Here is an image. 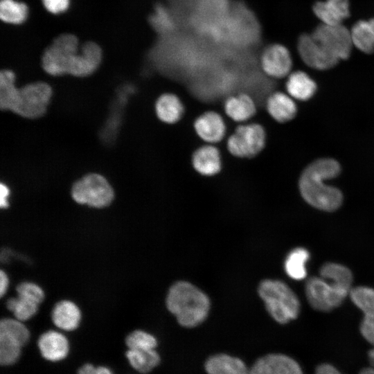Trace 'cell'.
I'll return each mask as SVG.
<instances>
[{"instance_id": "obj_39", "label": "cell", "mask_w": 374, "mask_h": 374, "mask_svg": "<svg viewBox=\"0 0 374 374\" xmlns=\"http://www.w3.org/2000/svg\"><path fill=\"white\" fill-rule=\"evenodd\" d=\"M10 195V189L8 186L3 183L0 184V206L5 209L9 206L8 197Z\"/></svg>"}, {"instance_id": "obj_5", "label": "cell", "mask_w": 374, "mask_h": 374, "mask_svg": "<svg viewBox=\"0 0 374 374\" xmlns=\"http://www.w3.org/2000/svg\"><path fill=\"white\" fill-rule=\"evenodd\" d=\"M79 59L78 38L72 34H63L55 38L46 49L42 55V66L53 76L73 75Z\"/></svg>"}, {"instance_id": "obj_23", "label": "cell", "mask_w": 374, "mask_h": 374, "mask_svg": "<svg viewBox=\"0 0 374 374\" xmlns=\"http://www.w3.org/2000/svg\"><path fill=\"white\" fill-rule=\"evenodd\" d=\"M286 89L292 98L308 100L314 95L317 84L305 72L296 71L289 74L286 82Z\"/></svg>"}, {"instance_id": "obj_40", "label": "cell", "mask_w": 374, "mask_h": 374, "mask_svg": "<svg viewBox=\"0 0 374 374\" xmlns=\"http://www.w3.org/2000/svg\"><path fill=\"white\" fill-rule=\"evenodd\" d=\"M315 374H342L334 366L325 363L319 365L315 370Z\"/></svg>"}, {"instance_id": "obj_22", "label": "cell", "mask_w": 374, "mask_h": 374, "mask_svg": "<svg viewBox=\"0 0 374 374\" xmlns=\"http://www.w3.org/2000/svg\"><path fill=\"white\" fill-rule=\"evenodd\" d=\"M155 112L160 121L168 124H174L181 118L184 107L177 96L166 93L157 98Z\"/></svg>"}, {"instance_id": "obj_9", "label": "cell", "mask_w": 374, "mask_h": 374, "mask_svg": "<svg viewBox=\"0 0 374 374\" xmlns=\"http://www.w3.org/2000/svg\"><path fill=\"white\" fill-rule=\"evenodd\" d=\"M305 294L315 310L328 312L340 305L347 295L321 276H313L305 284Z\"/></svg>"}, {"instance_id": "obj_28", "label": "cell", "mask_w": 374, "mask_h": 374, "mask_svg": "<svg viewBox=\"0 0 374 374\" xmlns=\"http://www.w3.org/2000/svg\"><path fill=\"white\" fill-rule=\"evenodd\" d=\"M350 35L353 45L359 51L365 53L374 51V37L369 21H357L352 27Z\"/></svg>"}, {"instance_id": "obj_24", "label": "cell", "mask_w": 374, "mask_h": 374, "mask_svg": "<svg viewBox=\"0 0 374 374\" xmlns=\"http://www.w3.org/2000/svg\"><path fill=\"white\" fill-rule=\"evenodd\" d=\"M319 274L339 291L347 295L350 294L353 274L348 267L339 263L327 262L321 267Z\"/></svg>"}, {"instance_id": "obj_30", "label": "cell", "mask_w": 374, "mask_h": 374, "mask_svg": "<svg viewBox=\"0 0 374 374\" xmlns=\"http://www.w3.org/2000/svg\"><path fill=\"white\" fill-rule=\"evenodd\" d=\"M7 309L13 313L15 319L25 321L32 318L38 311L39 304L17 295L9 298L6 303Z\"/></svg>"}, {"instance_id": "obj_7", "label": "cell", "mask_w": 374, "mask_h": 374, "mask_svg": "<svg viewBox=\"0 0 374 374\" xmlns=\"http://www.w3.org/2000/svg\"><path fill=\"white\" fill-rule=\"evenodd\" d=\"M266 143V134L258 123L242 124L237 127L227 140V149L233 156L251 158L259 154Z\"/></svg>"}, {"instance_id": "obj_44", "label": "cell", "mask_w": 374, "mask_h": 374, "mask_svg": "<svg viewBox=\"0 0 374 374\" xmlns=\"http://www.w3.org/2000/svg\"><path fill=\"white\" fill-rule=\"evenodd\" d=\"M368 21L370 23V26H371L372 33H373V37H374V19H372Z\"/></svg>"}, {"instance_id": "obj_34", "label": "cell", "mask_w": 374, "mask_h": 374, "mask_svg": "<svg viewBox=\"0 0 374 374\" xmlns=\"http://www.w3.org/2000/svg\"><path fill=\"white\" fill-rule=\"evenodd\" d=\"M125 344L128 349L150 350L155 349L157 341L152 335L143 330H136L126 337Z\"/></svg>"}, {"instance_id": "obj_29", "label": "cell", "mask_w": 374, "mask_h": 374, "mask_svg": "<svg viewBox=\"0 0 374 374\" xmlns=\"http://www.w3.org/2000/svg\"><path fill=\"white\" fill-rule=\"evenodd\" d=\"M28 16V8L23 2L16 0H1L0 17L6 23L21 24Z\"/></svg>"}, {"instance_id": "obj_3", "label": "cell", "mask_w": 374, "mask_h": 374, "mask_svg": "<svg viewBox=\"0 0 374 374\" xmlns=\"http://www.w3.org/2000/svg\"><path fill=\"white\" fill-rule=\"evenodd\" d=\"M167 308L184 327L199 325L206 317L210 302L207 296L199 289L185 281L175 283L170 289Z\"/></svg>"}, {"instance_id": "obj_36", "label": "cell", "mask_w": 374, "mask_h": 374, "mask_svg": "<svg viewBox=\"0 0 374 374\" xmlns=\"http://www.w3.org/2000/svg\"><path fill=\"white\" fill-rule=\"evenodd\" d=\"M17 295L33 301L39 305L44 301L45 294L42 288L37 284L24 281L18 284L16 287Z\"/></svg>"}, {"instance_id": "obj_1", "label": "cell", "mask_w": 374, "mask_h": 374, "mask_svg": "<svg viewBox=\"0 0 374 374\" xmlns=\"http://www.w3.org/2000/svg\"><path fill=\"white\" fill-rule=\"evenodd\" d=\"M51 86L44 82L15 86V75L9 69L0 73V107L28 119L44 115L52 96Z\"/></svg>"}, {"instance_id": "obj_20", "label": "cell", "mask_w": 374, "mask_h": 374, "mask_svg": "<svg viewBox=\"0 0 374 374\" xmlns=\"http://www.w3.org/2000/svg\"><path fill=\"white\" fill-rule=\"evenodd\" d=\"M226 114L233 121L242 123L248 121L256 113V105L252 98L246 93L229 97L224 103Z\"/></svg>"}, {"instance_id": "obj_19", "label": "cell", "mask_w": 374, "mask_h": 374, "mask_svg": "<svg viewBox=\"0 0 374 374\" xmlns=\"http://www.w3.org/2000/svg\"><path fill=\"white\" fill-rule=\"evenodd\" d=\"M288 93L276 91L271 93L266 101V107L269 115L278 123H286L292 120L297 112L295 102Z\"/></svg>"}, {"instance_id": "obj_2", "label": "cell", "mask_w": 374, "mask_h": 374, "mask_svg": "<svg viewBox=\"0 0 374 374\" xmlns=\"http://www.w3.org/2000/svg\"><path fill=\"white\" fill-rule=\"evenodd\" d=\"M341 172L339 163L331 158L317 159L302 172L299 181L304 200L312 206L325 211L337 210L342 204L343 195L336 187L326 184Z\"/></svg>"}, {"instance_id": "obj_4", "label": "cell", "mask_w": 374, "mask_h": 374, "mask_svg": "<svg viewBox=\"0 0 374 374\" xmlns=\"http://www.w3.org/2000/svg\"><path fill=\"white\" fill-rule=\"evenodd\" d=\"M260 296L271 316L280 323L296 319L300 311V303L295 293L283 282L265 280L258 288Z\"/></svg>"}, {"instance_id": "obj_32", "label": "cell", "mask_w": 374, "mask_h": 374, "mask_svg": "<svg viewBox=\"0 0 374 374\" xmlns=\"http://www.w3.org/2000/svg\"><path fill=\"white\" fill-rule=\"evenodd\" d=\"M23 346L15 338L0 332V363L3 366L15 364L19 358Z\"/></svg>"}, {"instance_id": "obj_18", "label": "cell", "mask_w": 374, "mask_h": 374, "mask_svg": "<svg viewBox=\"0 0 374 374\" xmlns=\"http://www.w3.org/2000/svg\"><path fill=\"white\" fill-rule=\"evenodd\" d=\"M313 12L323 24L337 25L350 16L349 0H326L318 1Z\"/></svg>"}, {"instance_id": "obj_41", "label": "cell", "mask_w": 374, "mask_h": 374, "mask_svg": "<svg viewBox=\"0 0 374 374\" xmlns=\"http://www.w3.org/2000/svg\"><path fill=\"white\" fill-rule=\"evenodd\" d=\"M9 285V278L6 272L0 271V296L3 297L6 293Z\"/></svg>"}, {"instance_id": "obj_10", "label": "cell", "mask_w": 374, "mask_h": 374, "mask_svg": "<svg viewBox=\"0 0 374 374\" xmlns=\"http://www.w3.org/2000/svg\"><path fill=\"white\" fill-rule=\"evenodd\" d=\"M297 49L303 62L314 69H329L339 61L317 42L312 35H301L298 40Z\"/></svg>"}, {"instance_id": "obj_17", "label": "cell", "mask_w": 374, "mask_h": 374, "mask_svg": "<svg viewBox=\"0 0 374 374\" xmlns=\"http://www.w3.org/2000/svg\"><path fill=\"white\" fill-rule=\"evenodd\" d=\"M82 314L78 306L70 300H62L53 306L51 320L53 324L64 331H73L78 328Z\"/></svg>"}, {"instance_id": "obj_25", "label": "cell", "mask_w": 374, "mask_h": 374, "mask_svg": "<svg viewBox=\"0 0 374 374\" xmlns=\"http://www.w3.org/2000/svg\"><path fill=\"white\" fill-rule=\"evenodd\" d=\"M125 355L132 367L141 373L150 372L160 362L159 355L155 349H128Z\"/></svg>"}, {"instance_id": "obj_16", "label": "cell", "mask_w": 374, "mask_h": 374, "mask_svg": "<svg viewBox=\"0 0 374 374\" xmlns=\"http://www.w3.org/2000/svg\"><path fill=\"white\" fill-rule=\"evenodd\" d=\"M194 169L204 176L217 174L222 168V160L219 150L211 144L197 148L192 156Z\"/></svg>"}, {"instance_id": "obj_13", "label": "cell", "mask_w": 374, "mask_h": 374, "mask_svg": "<svg viewBox=\"0 0 374 374\" xmlns=\"http://www.w3.org/2000/svg\"><path fill=\"white\" fill-rule=\"evenodd\" d=\"M249 374H303L299 363L283 354H269L258 359Z\"/></svg>"}, {"instance_id": "obj_38", "label": "cell", "mask_w": 374, "mask_h": 374, "mask_svg": "<svg viewBox=\"0 0 374 374\" xmlns=\"http://www.w3.org/2000/svg\"><path fill=\"white\" fill-rule=\"evenodd\" d=\"M78 374H113V373L106 366H95L91 364H85L79 368Z\"/></svg>"}, {"instance_id": "obj_21", "label": "cell", "mask_w": 374, "mask_h": 374, "mask_svg": "<svg viewBox=\"0 0 374 374\" xmlns=\"http://www.w3.org/2000/svg\"><path fill=\"white\" fill-rule=\"evenodd\" d=\"M208 374H249V370L239 358L226 354L210 357L205 363Z\"/></svg>"}, {"instance_id": "obj_15", "label": "cell", "mask_w": 374, "mask_h": 374, "mask_svg": "<svg viewBox=\"0 0 374 374\" xmlns=\"http://www.w3.org/2000/svg\"><path fill=\"white\" fill-rule=\"evenodd\" d=\"M37 346L41 355L50 362L64 359L69 350L67 338L62 333L52 330L46 331L39 336Z\"/></svg>"}, {"instance_id": "obj_11", "label": "cell", "mask_w": 374, "mask_h": 374, "mask_svg": "<svg viewBox=\"0 0 374 374\" xmlns=\"http://www.w3.org/2000/svg\"><path fill=\"white\" fill-rule=\"evenodd\" d=\"M260 64L265 73L272 78H282L290 74L292 60L289 50L283 45L273 44L262 53Z\"/></svg>"}, {"instance_id": "obj_37", "label": "cell", "mask_w": 374, "mask_h": 374, "mask_svg": "<svg viewBox=\"0 0 374 374\" xmlns=\"http://www.w3.org/2000/svg\"><path fill=\"white\" fill-rule=\"evenodd\" d=\"M44 6L51 13L58 15L65 12L70 3V0H42Z\"/></svg>"}, {"instance_id": "obj_12", "label": "cell", "mask_w": 374, "mask_h": 374, "mask_svg": "<svg viewBox=\"0 0 374 374\" xmlns=\"http://www.w3.org/2000/svg\"><path fill=\"white\" fill-rule=\"evenodd\" d=\"M349 294L353 303L364 314L360 324L361 334L368 342L374 345V289L359 286L352 288Z\"/></svg>"}, {"instance_id": "obj_26", "label": "cell", "mask_w": 374, "mask_h": 374, "mask_svg": "<svg viewBox=\"0 0 374 374\" xmlns=\"http://www.w3.org/2000/svg\"><path fill=\"white\" fill-rule=\"evenodd\" d=\"M310 253L307 249L301 247L293 249L287 256L285 269L287 274L294 280H302L307 275L306 262Z\"/></svg>"}, {"instance_id": "obj_33", "label": "cell", "mask_w": 374, "mask_h": 374, "mask_svg": "<svg viewBox=\"0 0 374 374\" xmlns=\"http://www.w3.org/2000/svg\"><path fill=\"white\" fill-rule=\"evenodd\" d=\"M0 332L15 338L23 346L27 344L30 338V332L27 327L23 323V321L15 318L1 319Z\"/></svg>"}, {"instance_id": "obj_6", "label": "cell", "mask_w": 374, "mask_h": 374, "mask_svg": "<svg viewBox=\"0 0 374 374\" xmlns=\"http://www.w3.org/2000/svg\"><path fill=\"white\" fill-rule=\"evenodd\" d=\"M71 196L79 204L103 208L112 204L114 192L105 177L98 173H89L73 183Z\"/></svg>"}, {"instance_id": "obj_35", "label": "cell", "mask_w": 374, "mask_h": 374, "mask_svg": "<svg viewBox=\"0 0 374 374\" xmlns=\"http://www.w3.org/2000/svg\"><path fill=\"white\" fill-rule=\"evenodd\" d=\"M152 27L159 33H166L174 27L172 15L162 5H157L149 19Z\"/></svg>"}, {"instance_id": "obj_43", "label": "cell", "mask_w": 374, "mask_h": 374, "mask_svg": "<svg viewBox=\"0 0 374 374\" xmlns=\"http://www.w3.org/2000/svg\"><path fill=\"white\" fill-rule=\"evenodd\" d=\"M369 360L374 367V348L371 349L368 353Z\"/></svg>"}, {"instance_id": "obj_45", "label": "cell", "mask_w": 374, "mask_h": 374, "mask_svg": "<svg viewBox=\"0 0 374 374\" xmlns=\"http://www.w3.org/2000/svg\"><path fill=\"white\" fill-rule=\"evenodd\" d=\"M172 1L181 2V1H187L188 0H172ZM188 1H190L191 0H188Z\"/></svg>"}, {"instance_id": "obj_27", "label": "cell", "mask_w": 374, "mask_h": 374, "mask_svg": "<svg viewBox=\"0 0 374 374\" xmlns=\"http://www.w3.org/2000/svg\"><path fill=\"white\" fill-rule=\"evenodd\" d=\"M196 10L204 19L217 22L227 17L229 0H196Z\"/></svg>"}, {"instance_id": "obj_31", "label": "cell", "mask_w": 374, "mask_h": 374, "mask_svg": "<svg viewBox=\"0 0 374 374\" xmlns=\"http://www.w3.org/2000/svg\"><path fill=\"white\" fill-rule=\"evenodd\" d=\"M127 86L124 87H123V89H121V91L118 92L116 100L114 104V109L116 112L113 114H112V116H110L102 132L103 137L105 141H111L114 139L116 135L118 125L121 120V116H120L121 115V111L123 110V107L127 102Z\"/></svg>"}, {"instance_id": "obj_14", "label": "cell", "mask_w": 374, "mask_h": 374, "mask_svg": "<svg viewBox=\"0 0 374 374\" xmlns=\"http://www.w3.org/2000/svg\"><path fill=\"white\" fill-rule=\"evenodd\" d=\"M194 128L199 137L208 144L220 141L226 133L224 119L218 113L213 111L201 114L195 120Z\"/></svg>"}, {"instance_id": "obj_8", "label": "cell", "mask_w": 374, "mask_h": 374, "mask_svg": "<svg viewBox=\"0 0 374 374\" xmlns=\"http://www.w3.org/2000/svg\"><path fill=\"white\" fill-rule=\"evenodd\" d=\"M311 35L328 53L339 60L349 57L353 46L350 31L342 24H320Z\"/></svg>"}, {"instance_id": "obj_42", "label": "cell", "mask_w": 374, "mask_h": 374, "mask_svg": "<svg viewBox=\"0 0 374 374\" xmlns=\"http://www.w3.org/2000/svg\"><path fill=\"white\" fill-rule=\"evenodd\" d=\"M359 374H374V367H366L360 371Z\"/></svg>"}]
</instances>
